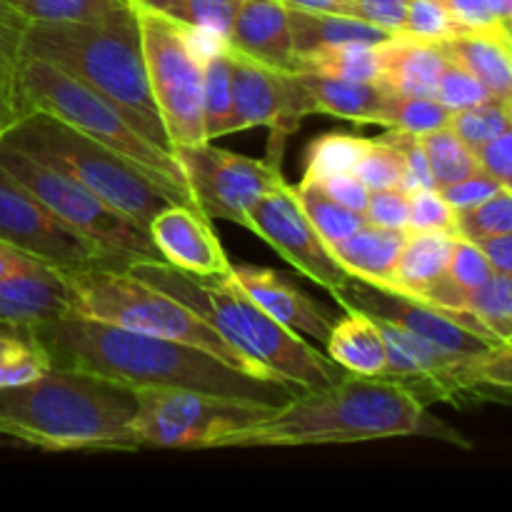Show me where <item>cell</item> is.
<instances>
[{
  "label": "cell",
  "instance_id": "17",
  "mask_svg": "<svg viewBox=\"0 0 512 512\" xmlns=\"http://www.w3.org/2000/svg\"><path fill=\"white\" fill-rule=\"evenodd\" d=\"M148 235L165 263L195 278H220L233 263L210 218L195 205L170 203L150 220Z\"/></svg>",
  "mask_w": 512,
  "mask_h": 512
},
{
  "label": "cell",
  "instance_id": "44",
  "mask_svg": "<svg viewBox=\"0 0 512 512\" xmlns=\"http://www.w3.org/2000/svg\"><path fill=\"white\" fill-rule=\"evenodd\" d=\"M493 273L495 268L490 265L488 255L480 250V245L458 235L453 255H450L448 273H445L448 283L453 285L463 298H468V295L473 293V290H478Z\"/></svg>",
  "mask_w": 512,
  "mask_h": 512
},
{
  "label": "cell",
  "instance_id": "37",
  "mask_svg": "<svg viewBox=\"0 0 512 512\" xmlns=\"http://www.w3.org/2000/svg\"><path fill=\"white\" fill-rule=\"evenodd\" d=\"M512 125V105L503 100H488V103L473 105V108L455 110L450 115L448 128L468 145L470 150L483 148L493 138H498L503 130Z\"/></svg>",
  "mask_w": 512,
  "mask_h": 512
},
{
  "label": "cell",
  "instance_id": "13",
  "mask_svg": "<svg viewBox=\"0 0 512 512\" xmlns=\"http://www.w3.org/2000/svg\"><path fill=\"white\" fill-rule=\"evenodd\" d=\"M0 243L65 273L88 268H123L128 263L110 255L85 235L75 233L3 168H0Z\"/></svg>",
  "mask_w": 512,
  "mask_h": 512
},
{
  "label": "cell",
  "instance_id": "55",
  "mask_svg": "<svg viewBox=\"0 0 512 512\" xmlns=\"http://www.w3.org/2000/svg\"><path fill=\"white\" fill-rule=\"evenodd\" d=\"M480 250L488 255L490 265H493L498 273L512 275V233L498 235V238H485L478 240Z\"/></svg>",
  "mask_w": 512,
  "mask_h": 512
},
{
  "label": "cell",
  "instance_id": "6",
  "mask_svg": "<svg viewBox=\"0 0 512 512\" xmlns=\"http://www.w3.org/2000/svg\"><path fill=\"white\" fill-rule=\"evenodd\" d=\"M0 140L40 163L70 173L145 230L150 220L170 203L195 205L193 195L185 188H178L128 155L115 153L108 145L40 110H30Z\"/></svg>",
  "mask_w": 512,
  "mask_h": 512
},
{
  "label": "cell",
  "instance_id": "30",
  "mask_svg": "<svg viewBox=\"0 0 512 512\" xmlns=\"http://www.w3.org/2000/svg\"><path fill=\"white\" fill-rule=\"evenodd\" d=\"M28 23H110L133 13L130 0H5Z\"/></svg>",
  "mask_w": 512,
  "mask_h": 512
},
{
  "label": "cell",
  "instance_id": "54",
  "mask_svg": "<svg viewBox=\"0 0 512 512\" xmlns=\"http://www.w3.org/2000/svg\"><path fill=\"white\" fill-rule=\"evenodd\" d=\"M30 108L15 83V68H0V138L20 123Z\"/></svg>",
  "mask_w": 512,
  "mask_h": 512
},
{
  "label": "cell",
  "instance_id": "53",
  "mask_svg": "<svg viewBox=\"0 0 512 512\" xmlns=\"http://www.w3.org/2000/svg\"><path fill=\"white\" fill-rule=\"evenodd\" d=\"M320 188H323L330 198L338 200L340 205L365 215L370 190L355 173H340V175H333V178H325L323 183H320Z\"/></svg>",
  "mask_w": 512,
  "mask_h": 512
},
{
  "label": "cell",
  "instance_id": "41",
  "mask_svg": "<svg viewBox=\"0 0 512 512\" xmlns=\"http://www.w3.org/2000/svg\"><path fill=\"white\" fill-rule=\"evenodd\" d=\"M463 30L465 28L450 15L443 0H410L400 35L410 40H420V43L438 45L455 38Z\"/></svg>",
  "mask_w": 512,
  "mask_h": 512
},
{
  "label": "cell",
  "instance_id": "14",
  "mask_svg": "<svg viewBox=\"0 0 512 512\" xmlns=\"http://www.w3.org/2000/svg\"><path fill=\"white\" fill-rule=\"evenodd\" d=\"M248 230L265 240L300 275L318 283L330 295L343 290L353 280V275L335 260L325 240L313 228L288 180L250 208Z\"/></svg>",
  "mask_w": 512,
  "mask_h": 512
},
{
  "label": "cell",
  "instance_id": "62",
  "mask_svg": "<svg viewBox=\"0 0 512 512\" xmlns=\"http://www.w3.org/2000/svg\"><path fill=\"white\" fill-rule=\"evenodd\" d=\"M503 30H508V33H512V25H505V28Z\"/></svg>",
  "mask_w": 512,
  "mask_h": 512
},
{
  "label": "cell",
  "instance_id": "29",
  "mask_svg": "<svg viewBox=\"0 0 512 512\" xmlns=\"http://www.w3.org/2000/svg\"><path fill=\"white\" fill-rule=\"evenodd\" d=\"M383 43H348L318 50L295 60V70L333 75L345 80H378L383 78Z\"/></svg>",
  "mask_w": 512,
  "mask_h": 512
},
{
  "label": "cell",
  "instance_id": "23",
  "mask_svg": "<svg viewBox=\"0 0 512 512\" xmlns=\"http://www.w3.org/2000/svg\"><path fill=\"white\" fill-rule=\"evenodd\" d=\"M445 63H448V55L440 45L393 35L390 40H385L383 78H380V83L400 95L435 98Z\"/></svg>",
  "mask_w": 512,
  "mask_h": 512
},
{
  "label": "cell",
  "instance_id": "33",
  "mask_svg": "<svg viewBox=\"0 0 512 512\" xmlns=\"http://www.w3.org/2000/svg\"><path fill=\"white\" fill-rule=\"evenodd\" d=\"M53 368L48 353L25 330L0 325V388H15L38 380Z\"/></svg>",
  "mask_w": 512,
  "mask_h": 512
},
{
  "label": "cell",
  "instance_id": "4",
  "mask_svg": "<svg viewBox=\"0 0 512 512\" xmlns=\"http://www.w3.org/2000/svg\"><path fill=\"white\" fill-rule=\"evenodd\" d=\"M123 268L150 288L173 295L245 358L298 390L325 388L348 375L325 350L270 318L225 275L195 278L165 260H128Z\"/></svg>",
  "mask_w": 512,
  "mask_h": 512
},
{
  "label": "cell",
  "instance_id": "5",
  "mask_svg": "<svg viewBox=\"0 0 512 512\" xmlns=\"http://www.w3.org/2000/svg\"><path fill=\"white\" fill-rule=\"evenodd\" d=\"M23 55L48 60L83 80L118 105L138 133L173 153L145 75L135 10L110 23H28Z\"/></svg>",
  "mask_w": 512,
  "mask_h": 512
},
{
  "label": "cell",
  "instance_id": "16",
  "mask_svg": "<svg viewBox=\"0 0 512 512\" xmlns=\"http://www.w3.org/2000/svg\"><path fill=\"white\" fill-rule=\"evenodd\" d=\"M230 80H233L235 133L270 128L273 135H293L303 118L313 113L308 93L295 70H278L228 45Z\"/></svg>",
  "mask_w": 512,
  "mask_h": 512
},
{
  "label": "cell",
  "instance_id": "57",
  "mask_svg": "<svg viewBox=\"0 0 512 512\" xmlns=\"http://www.w3.org/2000/svg\"><path fill=\"white\" fill-rule=\"evenodd\" d=\"M30 260H35V258H30V255L20 253V250L10 248V245L0 243V280H5L10 273H15L18 268L28 265Z\"/></svg>",
  "mask_w": 512,
  "mask_h": 512
},
{
  "label": "cell",
  "instance_id": "7",
  "mask_svg": "<svg viewBox=\"0 0 512 512\" xmlns=\"http://www.w3.org/2000/svg\"><path fill=\"white\" fill-rule=\"evenodd\" d=\"M68 283L75 315L135 330V333L158 335V338L195 345V348L208 350L210 355L225 360L243 373L285 383L250 358H245L218 330L210 328L203 318L185 308L180 300L163 293V290L150 288L125 268L75 270V273H68Z\"/></svg>",
  "mask_w": 512,
  "mask_h": 512
},
{
  "label": "cell",
  "instance_id": "50",
  "mask_svg": "<svg viewBox=\"0 0 512 512\" xmlns=\"http://www.w3.org/2000/svg\"><path fill=\"white\" fill-rule=\"evenodd\" d=\"M480 168L488 175H493L503 188L512 190V125L508 130L485 143L483 148L475 150Z\"/></svg>",
  "mask_w": 512,
  "mask_h": 512
},
{
  "label": "cell",
  "instance_id": "38",
  "mask_svg": "<svg viewBox=\"0 0 512 512\" xmlns=\"http://www.w3.org/2000/svg\"><path fill=\"white\" fill-rule=\"evenodd\" d=\"M453 110L445 108L438 98H423V95H390L388 105V128L398 133L428 135L433 130L448 128Z\"/></svg>",
  "mask_w": 512,
  "mask_h": 512
},
{
  "label": "cell",
  "instance_id": "20",
  "mask_svg": "<svg viewBox=\"0 0 512 512\" xmlns=\"http://www.w3.org/2000/svg\"><path fill=\"white\" fill-rule=\"evenodd\" d=\"M230 48L278 70H295L290 8L283 0H238Z\"/></svg>",
  "mask_w": 512,
  "mask_h": 512
},
{
  "label": "cell",
  "instance_id": "8",
  "mask_svg": "<svg viewBox=\"0 0 512 512\" xmlns=\"http://www.w3.org/2000/svg\"><path fill=\"white\" fill-rule=\"evenodd\" d=\"M15 83L30 110H40L63 120L70 128L108 145L115 153L128 155L160 178L188 190L175 155L138 133V128L125 118L118 105L110 103L83 80L73 78L48 60L23 55L15 65Z\"/></svg>",
  "mask_w": 512,
  "mask_h": 512
},
{
  "label": "cell",
  "instance_id": "28",
  "mask_svg": "<svg viewBox=\"0 0 512 512\" xmlns=\"http://www.w3.org/2000/svg\"><path fill=\"white\" fill-rule=\"evenodd\" d=\"M203 125L208 143H215L218 138L235 133L233 80H230V58L225 40H213L205 50Z\"/></svg>",
  "mask_w": 512,
  "mask_h": 512
},
{
  "label": "cell",
  "instance_id": "22",
  "mask_svg": "<svg viewBox=\"0 0 512 512\" xmlns=\"http://www.w3.org/2000/svg\"><path fill=\"white\" fill-rule=\"evenodd\" d=\"M405 238H408V230L365 223L353 235L330 245V253L353 278L380 285V288H393Z\"/></svg>",
  "mask_w": 512,
  "mask_h": 512
},
{
  "label": "cell",
  "instance_id": "32",
  "mask_svg": "<svg viewBox=\"0 0 512 512\" xmlns=\"http://www.w3.org/2000/svg\"><path fill=\"white\" fill-rule=\"evenodd\" d=\"M463 313H468L485 333L498 343L512 340V275L495 270L478 290L465 298Z\"/></svg>",
  "mask_w": 512,
  "mask_h": 512
},
{
  "label": "cell",
  "instance_id": "34",
  "mask_svg": "<svg viewBox=\"0 0 512 512\" xmlns=\"http://www.w3.org/2000/svg\"><path fill=\"white\" fill-rule=\"evenodd\" d=\"M370 138L350 133H325L315 138L305 150V175L303 180L310 183H323L325 178H333L340 173H353L355 165L368 150Z\"/></svg>",
  "mask_w": 512,
  "mask_h": 512
},
{
  "label": "cell",
  "instance_id": "52",
  "mask_svg": "<svg viewBox=\"0 0 512 512\" xmlns=\"http://www.w3.org/2000/svg\"><path fill=\"white\" fill-rule=\"evenodd\" d=\"M408 3L410 0H353L358 18L388 30L390 35H400L403 30Z\"/></svg>",
  "mask_w": 512,
  "mask_h": 512
},
{
  "label": "cell",
  "instance_id": "59",
  "mask_svg": "<svg viewBox=\"0 0 512 512\" xmlns=\"http://www.w3.org/2000/svg\"><path fill=\"white\" fill-rule=\"evenodd\" d=\"M495 3V13H498L500 23L505 25H512V0H493Z\"/></svg>",
  "mask_w": 512,
  "mask_h": 512
},
{
  "label": "cell",
  "instance_id": "49",
  "mask_svg": "<svg viewBox=\"0 0 512 512\" xmlns=\"http://www.w3.org/2000/svg\"><path fill=\"white\" fill-rule=\"evenodd\" d=\"M443 3L465 30H475V33H500L503 30L493 0H443Z\"/></svg>",
  "mask_w": 512,
  "mask_h": 512
},
{
  "label": "cell",
  "instance_id": "15",
  "mask_svg": "<svg viewBox=\"0 0 512 512\" xmlns=\"http://www.w3.org/2000/svg\"><path fill=\"white\" fill-rule=\"evenodd\" d=\"M333 298L338 300L343 310H360L375 320L398 325V328L408 330V333L418 335V338L428 340V343L438 345L440 350L458 355V358H475V355H483L495 345H500L498 340H490L480 335L478 330L468 328L463 320L450 315L448 310L358 278L350 280Z\"/></svg>",
  "mask_w": 512,
  "mask_h": 512
},
{
  "label": "cell",
  "instance_id": "43",
  "mask_svg": "<svg viewBox=\"0 0 512 512\" xmlns=\"http://www.w3.org/2000/svg\"><path fill=\"white\" fill-rule=\"evenodd\" d=\"M410 195L408 233H450L458 235V218L438 188L415 190Z\"/></svg>",
  "mask_w": 512,
  "mask_h": 512
},
{
  "label": "cell",
  "instance_id": "27",
  "mask_svg": "<svg viewBox=\"0 0 512 512\" xmlns=\"http://www.w3.org/2000/svg\"><path fill=\"white\" fill-rule=\"evenodd\" d=\"M455 240L450 233H408L390 290L423 300L448 273Z\"/></svg>",
  "mask_w": 512,
  "mask_h": 512
},
{
  "label": "cell",
  "instance_id": "9",
  "mask_svg": "<svg viewBox=\"0 0 512 512\" xmlns=\"http://www.w3.org/2000/svg\"><path fill=\"white\" fill-rule=\"evenodd\" d=\"M143 43L145 75L158 105L170 145L205 140L203 125V63L213 35L193 30L173 15L135 5Z\"/></svg>",
  "mask_w": 512,
  "mask_h": 512
},
{
  "label": "cell",
  "instance_id": "48",
  "mask_svg": "<svg viewBox=\"0 0 512 512\" xmlns=\"http://www.w3.org/2000/svg\"><path fill=\"white\" fill-rule=\"evenodd\" d=\"M390 135L395 138V143L400 145L405 158V178L403 188L405 193H415V190L423 188H435L433 173H430L428 158H425V148L420 143V135L410 133H398V130H390Z\"/></svg>",
  "mask_w": 512,
  "mask_h": 512
},
{
  "label": "cell",
  "instance_id": "39",
  "mask_svg": "<svg viewBox=\"0 0 512 512\" xmlns=\"http://www.w3.org/2000/svg\"><path fill=\"white\" fill-rule=\"evenodd\" d=\"M353 173L368 185V190L403 188L405 158L390 130L383 138H370L368 150L360 158V163L355 165Z\"/></svg>",
  "mask_w": 512,
  "mask_h": 512
},
{
  "label": "cell",
  "instance_id": "36",
  "mask_svg": "<svg viewBox=\"0 0 512 512\" xmlns=\"http://www.w3.org/2000/svg\"><path fill=\"white\" fill-rule=\"evenodd\" d=\"M420 143L425 148V158H428L433 183L438 190L445 188V185L458 183V180L468 178L475 170H480V163L473 150L450 128H440L428 135H420Z\"/></svg>",
  "mask_w": 512,
  "mask_h": 512
},
{
  "label": "cell",
  "instance_id": "26",
  "mask_svg": "<svg viewBox=\"0 0 512 512\" xmlns=\"http://www.w3.org/2000/svg\"><path fill=\"white\" fill-rule=\"evenodd\" d=\"M295 58L348 43H383L393 35L358 15L320 13V10L290 8Z\"/></svg>",
  "mask_w": 512,
  "mask_h": 512
},
{
  "label": "cell",
  "instance_id": "31",
  "mask_svg": "<svg viewBox=\"0 0 512 512\" xmlns=\"http://www.w3.org/2000/svg\"><path fill=\"white\" fill-rule=\"evenodd\" d=\"M295 198H298L300 208L305 210L308 220L313 223V228L318 230L320 238L325 240V245H333L345 240L348 235H353L360 225H365L363 213H355V210L345 208L338 200L330 198L320 183H310V180H300L298 185H293Z\"/></svg>",
  "mask_w": 512,
  "mask_h": 512
},
{
  "label": "cell",
  "instance_id": "56",
  "mask_svg": "<svg viewBox=\"0 0 512 512\" xmlns=\"http://www.w3.org/2000/svg\"><path fill=\"white\" fill-rule=\"evenodd\" d=\"M288 8L300 10H320V13H343L355 15L353 0H283Z\"/></svg>",
  "mask_w": 512,
  "mask_h": 512
},
{
  "label": "cell",
  "instance_id": "12",
  "mask_svg": "<svg viewBox=\"0 0 512 512\" xmlns=\"http://www.w3.org/2000/svg\"><path fill=\"white\" fill-rule=\"evenodd\" d=\"M175 160L203 215L248 228V213L260 198L285 183L273 158L255 160L213 143L175 145Z\"/></svg>",
  "mask_w": 512,
  "mask_h": 512
},
{
  "label": "cell",
  "instance_id": "40",
  "mask_svg": "<svg viewBox=\"0 0 512 512\" xmlns=\"http://www.w3.org/2000/svg\"><path fill=\"white\" fill-rule=\"evenodd\" d=\"M458 218V235L473 243L485 238L512 233V190L503 188L475 208L455 213Z\"/></svg>",
  "mask_w": 512,
  "mask_h": 512
},
{
  "label": "cell",
  "instance_id": "47",
  "mask_svg": "<svg viewBox=\"0 0 512 512\" xmlns=\"http://www.w3.org/2000/svg\"><path fill=\"white\" fill-rule=\"evenodd\" d=\"M498 190H503V185H500L493 175H488L480 168L475 170L473 175H468V178L440 188V193H443V198L448 200V205L455 213H463V210H470L475 208V205L485 203L488 198H493Z\"/></svg>",
  "mask_w": 512,
  "mask_h": 512
},
{
  "label": "cell",
  "instance_id": "42",
  "mask_svg": "<svg viewBox=\"0 0 512 512\" xmlns=\"http://www.w3.org/2000/svg\"><path fill=\"white\" fill-rule=\"evenodd\" d=\"M235 13H238V0H183L170 15L198 33L213 35L228 43Z\"/></svg>",
  "mask_w": 512,
  "mask_h": 512
},
{
  "label": "cell",
  "instance_id": "35",
  "mask_svg": "<svg viewBox=\"0 0 512 512\" xmlns=\"http://www.w3.org/2000/svg\"><path fill=\"white\" fill-rule=\"evenodd\" d=\"M485 393L512 395V340L463 360L458 368V398H485Z\"/></svg>",
  "mask_w": 512,
  "mask_h": 512
},
{
  "label": "cell",
  "instance_id": "21",
  "mask_svg": "<svg viewBox=\"0 0 512 512\" xmlns=\"http://www.w3.org/2000/svg\"><path fill=\"white\" fill-rule=\"evenodd\" d=\"M295 75L308 93L313 113L388 128V105L393 90L378 80H345L310 70H295Z\"/></svg>",
  "mask_w": 512,
  "mask_h": 512
},
{
  "label": "cell",
  "instance_id": "2",
  "mask_svg": "<svg viewBox=\"0 0 512 512\" xmlns=\"http://www.w3.org/2000/svg\"><path fill=\"white\" fill-rule=\"evenodd\" d=\"M413 435L468 445L448 425L430 418L428 405L405 385L348 373L333 385L295 393L268 418L240 433L228 448L343 445Z\"/></svg>",
  "mask_w": 512,
  "mask_h": 512
},
{
  "label": "cell",
  "instance_id": "1",
  "mask_svg": "<svg viewBox=\"0 0 512 512\" xmlns=\"http://www.w3.org/2000/svg\"><path fill=\"white\" fill-rule=\"evenodd\" d=\"M20 330L43 345L53 368L98 375L133 390H193L270 408L300 393L295 385L243 373L195 345L135 333L75 313Z\"/></svg>",
  "mask_w": 512,
  "mask_h": 512
},
{
  "label": "cell",
  "instance_id": "61",
  "mask_svg": "<svg viewBox=\"0 0 512 512\" xmlns=\"http://www.w3.org/2000/svg\"><path fill=\"white\" fill-rule=\"evenodd\" d=\"M503 38H505V33H503ZM505 43H508V45H510V53H512V43H510V40H508V38H505Z\"/></svg>",
  "mask_w": 512,
  "mask_h": 512
},
{
  "label": "cell",
  "instance_id": "51",
  "mask_svg": "<svg viewBox=\"0 0 512 512\" xmlns=\"http://www.w3.org/2000/svg\"><path fill=\"white\" fill-rule=\"evenodd\" d=\"M28 30V20L0 0V68H15L23 50V38Z\"/></svg>",
  "mask_w": 512,
  "mask_h": 512
},
{
  "label": "cell",
  "instance_id": "25",
  "mask_svg": "<svg viewBox=\"0 0 512 512\" xmlns=\"http://www.w3.org/2000/svg\"><path fill=\"white\" fill-rule=\"evenodd\" d=\"M445 55L470 70L495 100L512 105V53L500 33H475L463 30L455 38L438 43Z\"/></svg>",
  "mask_w": 512,
  "mask_h": 512
},
{
  "label": "cell",
  "instance_id": "18",
  "mask_svg": "<svg viewBox=\"0 0 512 512\" xmlns=\"http://www.w3.org/2000/svg\"><path fill=\"white\" fill-rule=\"evenodd\" d=\"M225 278L233 280L270 318H275L288 330L303 335V338L315 340V343H320L325 348L330 330H333L335 320H338L333 315V310H328L318 300L305 295L303 290L288 283L273 268L230 263V270L225 273Z\"/></svg>",
  "mask_w": 512,
  "mask_h": 512
},
{
  "label": "cell",
  "instance_id": "24",
  "mask_svg": "<svg viewBox=\"0 0 512 512\" xmlns=\"http://www.w3.org/2000/svg\"><path fill=\"white\" fill-rule=\"evenodd\" d=\"M325 355L345 373L363 378H383L388 365V348L378 320L360 310H345V318L335 320L325 343Z\"/></svg>",
  "mask_w": 512,
  "mask_h": 512
},
{
  "label": "cell",
  "instance_id": "58",
  "mask_svg": "<svg viewBox=\"0 0 512 512\" xmlns=\"http://www.w3.org/2000/svg\"><path fill=\"white\" fill-rule=\"evenodd\" d=\"M130 3L135 5H143V8H150V10H158V13H165L170 15L175 8H178L183 0H130Z\"/></svg>",
  "mask_w": 512,
  "mask_h": 512
},
{
  "label": "cell",
  "instance_id": "3",
  "mask_svg": "<svg viewBox=\"0 0 512 512\" xmlns=\"http://www.w3.org/2000/svg\"><path fill=\"white\" fill-rule=\"evenodd\" d=\"M135 390L78 370L0 388V435L48 453H140Z\"/></svg>",
  "mask_w": 512,
  "mask_h": 512
},
{
  "label": "cell",
  "instance_id": "10",
  "mask_svg": "<svg viewBox=\"0 0 512 512\" xmlns=\"http://www.w3.org/2000/svg\"><path fill=\"white\" fill-rule=\"evenodd\" d=\"M0 168L25 185L45 208L53 210L75 233L85 235L123 260H163L148 230L65 170L30 158L0 140Z\"/></svg>",
  "mask_w": 512,
  "mask_h": 512
},
{
  "label": "cell",
  "instance_id": "19",
  "mask_svg": "<svg viewBox=\"0 0 512 512\" xmlns=\"http://www.w3.org/2000/svg\"><path fill=\"white\" fill-rule=\"evenodd\" d=\"M73 313L68 273L40 260L0 280V325L30 328Z\"/></svg>",
  "mask_w": 512,
  "mask_h": 512
},
{
  "label": "cell",
  "instance_id": "11",
  "mask_svg": "<svg viewBox=\"0 0 512 512\" xmlns=\"http://www.w3.org/2000/svg\"><path fill=\"white\" fill-rule=\"evenodd\" d=\"M135 398L133 433L143 450H225L275 410L193 390L138 388Z\"/></svg>",
  "mask_w": 512,
  "mask_h": 512
},
{
  "label": "cell",
  "instance_id": "45",
  "mask_svg": "<svg viewBox=\"0 0 512 512\" xmlns=\"http://www.w3.org/2000/svg\"><path fill=\"white\" fill-rule=\"evenodd\" d=\"M435 98H438L445 108L453 110V113L455 110L473 108V105L495 100L493 95H490V90L485 88L465 65H460L458 60L453 58H448L443 73H440Z\"/></svg>",
  "mask_w": 512,
  "mask_h": 512
},
{
  "label": "cell",
  "instance_id": "60",
  "mask_svg": "<svg viewBox=\"0 0 512 512\" xmlns=\"http://www.w3.org/2000/svg\"><path fill=\"white\" fill-rule=\"evenodd\" d=\"M503 33H505V38H508L510 43H512V33H508V30H503Z\"/></svg>",
  "mask_w": 512,
  "mask_h": 512
},
{
  "label": "cell",
  "instance_id": "46",
  "mask_svg": "<svg viewBox=\"0 0 512 512\" xmlns=\"http://www.w3.org/2000/svg\"><path fill=\"white\" fill-rule=\"evenodd\" d=\"M410 218V195L400 188L390 190H370L365 220L380 228L408 230Z\"/></svg>",
  "mask_w": 512,
  "mask_h": 512
}]
</instances>
